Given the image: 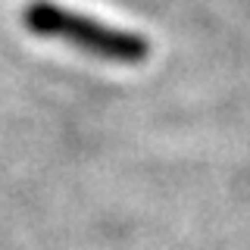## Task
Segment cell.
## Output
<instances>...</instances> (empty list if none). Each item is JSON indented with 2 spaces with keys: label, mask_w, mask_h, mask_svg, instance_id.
<instances>
[{
  "label": "cell",
  "mask_w": 250,
  "mask_h": 250,
  "mask_svg": "<svg viewBox=\"0 0 250 250\" xmlns=\"http://www.w3.org/2000/svg\"><path fill=\"white\" fill-rule=\"evenodd\" d=\"M19 22L28 35L41 41H57L62 47H72L75 53L113 66H141L153 53V44L141 31L104 22L57 0H28L19 13Z\"/></svg>",
  "instance_id": "1"
}]
</instances>
